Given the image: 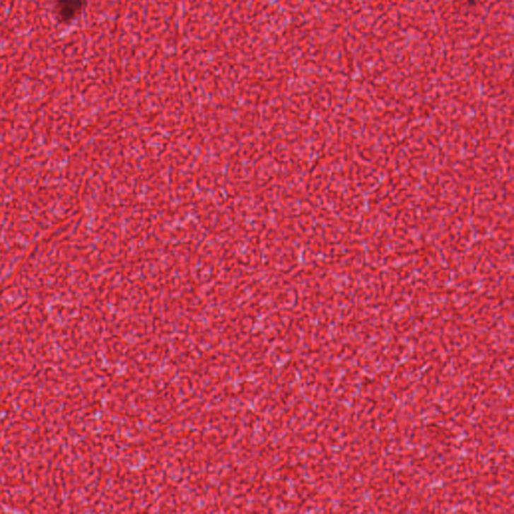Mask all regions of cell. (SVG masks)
<instances>
[{
    "mask_svg": "<svg viewBox=\"0 0 514 514\" xmlns=\"http://www.w3.org/2000/svg\"><path fill=\"white\" fill-rule=\"evenodd\" d=\"M87 0H54V13L64 25L74 23L85 11Z\"/></svg>",
    "mask_w": 514,
    "mask_h": 514,
    "instance_id": "obj_1",
    "label": "cell"
}]
</instances>
